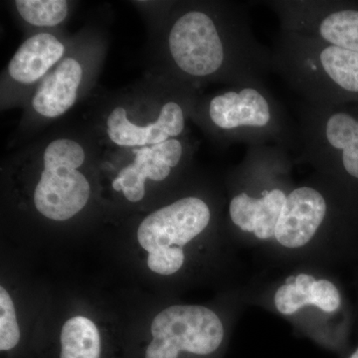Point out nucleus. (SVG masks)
<instances>
[{
    "instance_id": "obj_4",
    "label": "nucleus",
    "mask_w": 358,
    "mask_h": 358,
    "mask_svg": "<svg viewBox=\"0 0 358 358\" xmlns=\"http://www.w3.org/2000/svg\"><path fill=\"white\" fill-rule=\"evenodd\" d=\"M300 157L324 176L358 180V119L336 106L301 101L298 108Z\"/></svg>"
},
{
    "instance_id": "obj_16",
    "label": "nucleus",
    "mask_w": 358,
    "mask_h": 358,
    "mask_svg": "<svg viewBox=\"0 0 358 358\" xmlns=\"http://www.w3.org/2000/svg\"><path fill=\"white\" fill-rule=\"evenodd\" d=\"M15 6L21 17L37 27H52L62 23L68 16L65 0H17Z\"/></svg>"
},
{
    "instance_id": "obj_2",
    "label": "nucleus",
    "mask_w": 358,
    "mask_h": 358,
    "mask_svg": "<svg viewBox=\"0 0 358 358\" xmlns=\"http://www.w3.org/2000/svg\"><path fill=\"white\" fill-rule=\"evenodd\" d=\"M272 51L273 71L313 105L336 106L358 96V53L281 31Z\"/></svg>"
},
{
    "instance_id": "obj_11",
    "label": "nucleus",
    "mask_w": 358,
    "mask_h": 358,
    "mask_svg": "<svg viewBox=\"0 0 358 358\" xmlns=\"http://www.w3.org/2000/svg\"><path fill=\"white\" fill-rule=\"evenodd\" d=\"M274 303L275 310L282 315H294L306 307L331 313L341 308V296L333 282L300 274L289 278L275 291Z\"/></svg>"
},
{
    "instance_id": "obj_14",
    "label": "nucleus",
    "mask_w": 358,
    "mask_h": 358,
    "mask_svg": "<svg viewBox=\"0 0 358 358\" xmlns=\"http://www.w3.org/2000/svg\"><path fill=\"white\" fill-rule=\"evenodd\" d=\"M173 167L155 159L148 147L136 150L133 164L124 166L113 181L115 192H122L131 202H138L145 197V180L162 181L171 176Z\"/></svg>"
},
{
    "instance_id": "obj_18",
    "label": "nucleus",
    "mask_w": 358,
    "mask_h": 358,
    "mask_svg": "<svg viewBox=\"0 0 358 358\" xmlns=\"http://www.w3.org/2000/svg\"><path fill=\"white\" fill-rule=\"evenodd\" d=\"M350 358H358V348L357 350H355V352H353L352 355H350Z\"/></svg>"
},
{
    "instance_id": "obj_8",
    "label": "nucleus",
    "mask_w": 358,
    "mask_h": 358,
    "mask_svg": "<svg viewBox=\"0 0 358 358\" xmlns=\"http://www.w3.org/2000/svg\"><path fill=\"white\" fill-rule=\"evenodd\" d=\"M280 21L281 31L358 53V9L326 0L262 2Z\"/></svg>"
},
{
    "instance_id": "obj_6",
    "label": "nucleus",
    "mask_w": 358,
    "mask_h": 358,
    "mask_svg": "<svg viewBox=\"0 0 358 358\" xmlns=\"http://www.w3.org/2000/svg\"><path fill=\"white\" fill-rule=\"evenodd\" d=\"M145 358H211L225 338L221 320L210 308L173 306L155 317Z\"/></svg>"
},
{
    "instance_id": "obj_9",
    "label": "nucleus",
    "mask_w": 358,
    "mask_h": 358,
    "mask_svg": "<svg viewBox=\"0 0 358 358\" xmlns=\"http://www.w3.org/2000/svg\"><path fill=\"white\" fill-rule=\"evenodd\" d=\"M329 213L326 183L291 186L275 226L274 240L286 249L303 248L324 228Z\"/></svg>"
},
{
    "instance_id": "obj_3",
    "label": "nucleus",
    "mask_w": 358,
    "mask_h": 358,
    "mask_svg": "<svg viewBox=\"0 0 358 358\" xmlns=\"http://www.w3.org/2000/svg\"><path fill=\"white\" fill-rule=\"evenodd\" d=\"M202 117L226 141L254 145L300 148L298 128L263 83V80L234 85L211 96Z\"/></svg>"
},
{
    "instance_id": "obj_1",
    "label": "nucleus",
    "mask_w": 358,
    "mask_h": 358,
    "mask_svg": "<svg viewBox=\"0 0 358 358\" xmlns=\"http://www.w3.org/2000/svg\"><path fill=\"white\" fill-rule=\"evenodd\" d=\"M167 47L176 70L193 81L249 83L273 70L272 51L257 40L244 3L186 9L171 25Z\"/></svg>"
},
{
    "instance_id": "obj_12",
    "label": "nucleus",
    "mask_w": 358,
    "mask_h": 358,
    "mask_svg": "<svg viewBox=\"0 0 358 358\" xmlns=\"http://www.w3.org/2000/svg\"><path fill=\"white\" fill-rule=\"evenodd\" d=\"M83 78V68L74 58H65L44 78L33 96L32 106L45 117H60L74 106Z\"/></svg>"
},
{
    "instance_id": "obj_7",
    "label": "nucleus",
    "mask_w": 358,
    "mask_h": 358,
    "mask_svg": "<svg viewBox=\"0 0 358 358\" xmlns=\"http://www.w3.org/2000/svg\"><path fill=\"white\" fill-rule=\"evenodd\" d=\"M43 159L35 206L51 220H68L86 206L91 194L89 181L78 171L85 162L84 148L70 138H59L47 145Z\"/></svg>"
},
{
    "instance_id": "obj_13",
    "label": "nucleus",
    "mask_w": 358,
    "mask_h": 358,
    "mask_svg": "<svg viewBox=\"0 0 358 358\" xmlns=\"http://www.w3.org/2000/svg\"><path fill=\"white\" fill-rule=\"evenodd\" d=\"M65 47L50 33H39L26 40L8 65L18 83L33 84L46 75L64 55Z\"/></svg>"
},
{
    "instance_id": "obj_15",
    "label": "nucleus",
    "mask_w": 358,
    "mask_h": 358,
    "mask_svg": "<svg viewBox=\"0 0 358 358\" xmlns=\"http://www.w3.org/2000/svg\"><path fill=\"white\" fill-rule=\"evenodd\" d=\"M59 358H102L100 331L91 320L75 317L66 322L61 331Z\"/></svg>"
},
{
    "instance_id": "obj_5",
    "label": "nucleus",
    "mask_w": 358,
    "mask_h": 358,
    "mask_svg": "<svg viewBox=\"0 0 358 358\" xmlns=\"http://www.w3.org/2000/svg\"><path fill=\"white\" fill-rule=\"evenodd\" d=\"M211 216L209 204L197 196L182 197L150 214L138 230L148 268L162 275L178 272L185 260L183 247L204 232Z\"/></svg>"
},
{
    "instance_id": "obj_17",
    "label": "nucleus",
    "mask_w": 358,
    "mask_h": 358,
    "mask_svg": "<svg viewBox=\"0 0 358 358\" xmlns=\"http://www.w3.org/2000/svg\"><path fill=\"white\" fill-rule=\"evenodd\" d=\"M20 329L16 320L13 299L6 289L0 288V350L10 352L20 343Z\"/></svg>"
},
{
    "instance_id": "obj_10",
    "label": "nucleus",
    "mask_w": 358,
    "mask_h": 358,
    "mask_svg": "<svg viewBox=\"0 0 358 358\" xmlns=\"http://www.w3.org/2000/svg\"><path fill=\"white\" fill-rule=\"evenodd\" d=\"M187 109L179 101H169L162 106L157 121L148 126H136L128 119L127 110L115 108L107 119L110 140L120 147H148L169 138H176L185 131Z\"/></svg>"
}]
</instances>
